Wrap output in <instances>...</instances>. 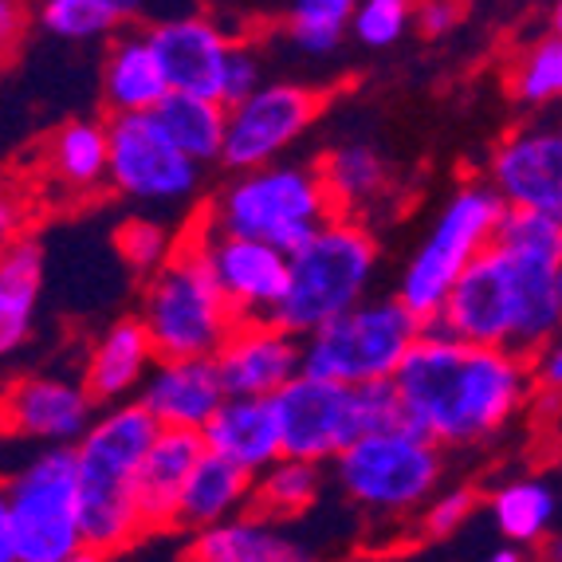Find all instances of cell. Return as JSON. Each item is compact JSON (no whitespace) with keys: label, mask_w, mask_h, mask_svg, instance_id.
Returning a JSON list of instances; mask_svg holds the SVG:
<instances>
[{"label":"cell","mask_w":562,"mask_h":562,"mask_svg":"<svg viewBox=\"0 0 562 562\" xmlns=\"http://www.w3.org/2000/svg\"><path fill=\"white\" fill-rule=\"evenodd\" d=\"M323 106H327V94L319 87L288 83V79L260 87L240 106H228V138L221 166L233 178L276 166L315 126Z\"/></svg>","instance_id":"7c38bea8"},{"label":"cell","mask_w":562,"mask_h":562,"mask_svg":"<svg viewBox=\"0 0 562 562\" xmlns=\"http://www.w3.org/2000/svg\"><path fill=\"white\" fill-rule=\"evenodd\" d=\"M405 425L449 449H480L535 402L531 362L512 350L422 338L397 370Z\"/></svg>","instance_id":"6da1fadb"},{"label":"cell","mask_w":562,"mask_h":562,"mask_svg":"<svg viewBox=\"0 0 562 562\" xmlns=\"http://www.w3.org/2000/svg\"><path fill=\"white\" fill-rule=\"evenodd\" d=\"M413 29V4L405 0H362L355 4L350 36L362 47H394Z\"/></svg>","instance_id":"8d00e7d4"},{"label":"cell","mask_w":562,"mask_h":562,"mask_svg":"<svg viewBox=\"0 0 562 562\" xmlns=\"http://www.w3.org/2000/svg\"><path fill=\"white\" fill-rule=\"evenodd\" d=\"M355 29V4L350 0H295L283 12V32L303 56L327 59Z\"/></svg>","instance_id":"d6a6232c"},{"label":"cell","mask_w":562,"mask_h":562,"mask_svg":"<svg viewBox=\"0 0 562 562\" xmlns=\"http://www.w3.org/2000/svg\"><path fill=\"white\" fill-rule=\"evenodd\" d=\"M476 499H480L476 487H469V484L441 487V496L422 512V535H429V539H449V535H457L460 527L469 524L472 512H476Z\"/></svg>","instance_id":"74e56055"},{"label":"cell","mask_w":562,"mask_h":562,"mask_svg":"<svg viewBox=\"0 0 562 562\" xmlns=\"http://www.w3.org/2000/svg\"><path fill=\"white\" fill-rule=\"evenodd\" d=\"M507 94L524 106L562 103V40L539 36L507 67Z\"/></svg>","instance_id":"836d02e7"},{"label":"cell","mask_w":562,"mask_h":562,"mask_svg":"<svg viewBox=\"0 0 562 562\" xmlns=\"http://www.w3.org/2000/svg\"><path fill=\"white\" fill-rule=\"evenodd\" d=\"M319 173L338 216L362 213L390 189V166L370 142H342V146L327 150L319 161Z\"/></svg>","instance_id":"f1b7e54d"},{"label":"cell","mask_w":562,"mask_h":562,"mask_svg":"<svg viewBox=\"0 0 562 562\" xmlns=\"http://www.w3.org/2000/svg\"><path fill=\"white\" fill-rule=\"evenodd\" d=\"M539 547H543V562H562V535H551Z\"/></svg>","instance_id":"ee69618b"},{"label":"cell","mask_w":562,"mask_h":562,"mask_svg":"<svg viewBox=\"0 0 562 562\" xmlns=\"http://www.w3.org/2000/svg\"><path fill=\"white\" fill-rule=\"evenodd\" d=\"M166 71L150 44V32L131 29L111 40L103 59V106L111 119L119 114H154L169 99Z\"/></svg>","instance_id":"603a6c76"},{"label":"cell","mask_w":562,"mask_h":562,"mask_svg":"<svg viewBox=\"0 0 562 562\" xmlns=\"http://www.w3.org/2000/svg\"><path fill=\"white\" fill-rule=\"evenodd\" d=\"M99 417V402L83 378L20 374L4 394V425L12 437L40 449H76Z\"/></svg>","instance_id":"9a60e30c"},{"label":"cell","mask_w":562,"mask_h":562,"mask_svg":"<svg viewBox=\"0 0 562 562\" xmlns=\"http://www.w3.org/2000/svg\"><path fill=\"white\" fill-rule=\"evenodd\" d=\"M484 562H527V551H524V547H512V543H504V547H496V551L487 554Z\"/></svg>","instance_id":"7bdbcfd3"},{"label":"cell","mask_w":562,"mask_h":562,"mask_svg":"<svg viewBox=\"0 0 562 562\" xmlns=\"http://www.w3.org/2000/svg\"><path fill=\"white\" fill-rule=\"evenodd\" d=\"M507 205L487 178H469L452 189V198L437 209L432 225L417 240L413 256L397 276L394 295L417 319L441 315L445 300L452 295L457 280L496 244L499 221Z\"/></svg>","instance_id":"52a82bcc"},{"label":"cell","mask_w":562,"mask_h":562,"mask_svg":"<svg viewBox=\"0 0 562 562\" xmlns=\"http://www.w3.org/2000/svg\"><path fill=\"white\" fill-rule=\"evenodd\" d=\"M150 44L161 59L166 83L173 94H198V99H216L225 94V71L236 40L228 36L216 16L205 12H181V16L154 20Z\"/></svg>","instance_id":"e0dca14e"},{"label":"cell","mask_w":562,"mask_h":562,"mask_svg":"<svg viewBox=\"0 0 562 562\" xmlns=\"http://www.w3.org/2000/svg\"><path fill=\"white\" fill-rule=\"evenodd\" d=\"M111 131V189L138 205H181L201 189L205 166L169 138L158 114H119Z\"/></svg>","instance_id":"8fae6325"},{"label":"cell","mask_w":562,"mask_h":562,"mask_svg":"<svg viewBox=\"0 0 562 562\" xmlns=\"http://www.w3.org/2000/svg\"><path fill=\"white\" fill-rule=\"evenodd\" d=\"M335 216L319 166L276 161L256 173H236L228 186L216 189L201 221L221 236L256 240L295 256Z\"/></svg>","instance_id":"3957f363"},{"label":"cell","mask_w":562,"mask_h":562,"mask_svg":"<svg viewBox=\"0 0 562 562\" xmlns=\"http://www.w3.org/2000/svg\"><path fill=\"white\" fill-rule=\"evenodd\" d=\"M422 330L425 319H417L394 291L370 295L362 307L323 327L319 335L303 338V374L350 390L394 382L405 358L422 342Z\"/></svg>","instance_id":"9c48e42d"},{"label":"cell","mask_w":562,"mask_h":562,"mask_svg":"<svg viewBox=\"0 0 562 562\" xmlns=\"http://www.w3.org/2000/svg\"><path fill=\"white\" fill-rule=\"evenodd\" d=\"M260 87H268L263 79V59L252 44H244L236 40L233 44V56H228V71H225V94H221V103L225 106H240L244 99H252Z\"/></svg>","instance_id":"ab89813d"},{"label":"cell","mask_w":562,"mask_h":562,"mask_svg":"<svg viewBox=\"0 0 562 562\" xmlns=\"http://www.w3.org/2000/svg\"><path fill=\"white\" fill-rule=\"evenodd\" d=\"M142 12L146 9L134 0H44L32 16L47 36L67 40V44H87V40L131 32L126 24L138 20Z\"/></svg>","instance_id":"4dcf8cb0"},{"label":"cell","mask_w":562,"mask_h":562,"mask_svg":"<svg viewBox=\"0 0 562 562\" xmlns=\"http://www.w3.org/2000/svg\"><path fill=\"white\" fill-rule=\"evenodd\" d=\"M487 516L499 539L512 547H535L554 535V516H559V492L543 476H516L499 484L487 496Z\"/></svg>","instance_id":"83f0119b"},{"label":"cell","mask_w":562,"mask_h":562,"mask_svg":"<svg viewBox=\"0 0 562 562\" xmlns=\"http://www.w3.org/2000/svg\"><path fill=\"white\" fill-rule=\"evenodd\" d=\"M64 562H111L106 554H99V551H91V547H83V551H76L71 559H64Z\"/></svg>","instance_id":"f6af8a7d"},{"label":"cell","mask_w":562,"mask_h":562,"mask_svg":"<svg viewBox=\"0 0 562 562\" xmlns=\"http://www.w3.org/2000/svg\"><path fill=\"white\" fill-rule=\"evenodd\" d=\"M201 437H205V449L213 457L228 460L248 476H263L280 460H288L283 457V429L280 417H276V402L228 397Z\"/></svg>","instance_id":"7402d4cb"},{"label":"cell","mask_w":562,"mask_h":562,"mask_svg":"<svg viewBox=\"0 0 562 562\" xmlns=\"http://www.w3.org/2000/svg\"><path fill=\"white\" fill-rule=\"evenodd\" d=\"M535 374V402L539 409L562 413V330L547 342V350L531 358Z\"/></svg>","instance_id":"60d3db41"},{"label":"cell","mask_w":562,"mask_h":562,"mask_svg":"<svg viewBox=\"0 0 562 562\" xmlns=\"http://www.w3.org/2000/svg\"><path fill=\"white\" fill-rule=\"evenodd\" d=\"M158 122L166 134L178 142L181 150L198 166H213L225 158V138H228V106L216 99H198V94H169L158 106Z\"/></svg>","instance_id":"f546056e"},{"label":"cell","mask_w":562,"mask_h":562,"mask_svg":"<svg viewBox=\"0 0 562 562\" xmlns=\"http://www.w3.org/2000/svg\"><path fill=\"white\" fill-rule=\"evenodd\" d=\"M358 413H362L366 432H397L405 425V405L397 394V382H374L358 390Z\"/></svg>","instance_id":"f35d334b"},{"label":"cell","mask_w":562,"mask_h":562,"mask_svg":"<svg viewBox=\"0 0 562 562\" xmlns=\"http://www.w3.org/2000/svg\"><path fill=\"white\" fill-rule=\"evenodd\" d=\"M252 492H256V476H248V472H240L228 460L205 452V460H201L198 472L186 484L178 527L201 535L221 524H233V519L252 512Z\"/></svg>","instance_id":"484cf974"},{"label":"cell","mask_w":562,"mask_h":562,"mask_svg":"<svg viewBox=\"0 0 562 562\" xmlns=\"http://www.w3.org/2000/svg\"><path fill=\"white\" fill-rule=\"evenodd\" d=\"M154 366H158V350H154L150 330L142 327L138 315H122L91 342V355H87L83 366V385L91 390L99 409L138 402Z\"/></svg>","instance_id":"ffe728a7"},{"label":"cell","mask_w":562,"mask_h":562,"mask_svg":"<svg viewBox=\"0 0 562 562\" xmlns=\"http://www.w3.org/2000/svg\"><path fill=\"white\" fill-rule=\"evenodd\" d=\"M205 437L201 432H181V429H161L158 441L150 445L146 460L138 469V512L146 519V531H161V527H178L181 496H186L189 476L198 472L205 460Z\"/></svg>","instance_id":"44dd1931"},{"label":"cell","mask_w":562,"mask_h":562,"mask_svg":"<svg viewBox=\"0 0 562 562\" xmlns=\"http://www.w3.org/2000/svg\"><path fill=\"white\" fill-rule=\"evenodd\" d=\"M519 323H524V272L504 248H487L469 272L460 276L441 315L425 319L422 338H457L469 347L512 350L516 355Z\"/></svg>","instance_id":"30bf717a"},{"label":"cell","mask_w":562,"mask_h":562,"mask_svg":"<svg viewBox=\"0 0 562 562\" xmlns=\"http://www.w3.org/2000/svg\"><path fill=\"white\" fill-rule=\"evenodd\" d=\"M487 186L507 209L551 216L562 225V126L524 122L487 158Z\"/></svg>","instance_id":"5bb4252c"},{"label":"cell","mask_w":562,"mask_h":562,"mask_svg":"<svg viewBox=\"0 0 562 562\" xmlns=\"http://www.w3.org/2000/svg\"><path fill=\"white\" fill-rule=\"evenodd\" d=\"M323 469L319 464H307V460H280L276 469H268L263 476H256L252 492V512L263 519H295L303 512L319 504L323 496Z\"/></svg>","instance_id":"1f68e13d"},{"label":"cell","mask_w":562,"mask_h":562,"mask_svg":"<svg viewBox=\"0 0 562 562\" xmlns=\"http://www.w3.org/2000/svg\"><path fill=\"white\" fill-rule=\"evenodd\" d=\"M44 291V244L36 236H20L4 244L0 256V350L16 355L32 338Z\"/></svg>","instance_id":"d4e9b609"},{"label":"cell","mask_w":562,"mask_h":562,"mask_svg":"<svg viewBox=\"0 0 562 562\" xmlns=\"http://www.w3.org/2000/svg\"><path fill=\"white\" fill-rule=\"evenodd\" d=\"M83 551L76 449H36L4 480L0 562H64Z\"/></svg>","instance_id":"8992f818"},{"label":"cell","mask_w":562,"mask_h":562,"mask_svg":"<svg viewBox=\"0 0 562 562\" xmlns=\"http://www.w3.org/2000/svg\"><path fill=\"white\" fill-rule=\"evenodd\" d=\"M47 173L67 193H99L111 186V131L103 119H71L47 138Z\"/></svg>","instance_id":"4316f807"},{"label":"cell","mask_w":562,"mask_h":562,"mask_svg":"<svg viewBox=\"0 0 562 562\" xmlns=\"http://www.w3.org/2000/svg\"><path fill=\"white\" fill-rule=\"evenodd\" d=\"M464 9L452 4V0H425V4H413V29L422 32L425 40H441L449 32L460 29Z\"/></svg>","instance_id":"b9f144b4"},{"label":"cell","mask_w":562,"mask_h":562,"mask_svg":"<svg viewBox=\"0 0 562 562\" xmlns=\"http://www.w3.org/2000/svg\"><path fill=\"white\" fill-rule=\"evenodd\" d=\"M445 449L413 429L366 432L330 464V480L358 512L378 519H405L441 496Z\"/></svg>","instance_id":"ba28073f"},{"label":"cell","mask_w":562,"mask_h":562,"mask_svg":"<svg viewBox=\"0 0 562 562\" xmlns=\"http://www.w3.org/2000/svg\"><path fill=\"white\" fill-rule=\"evenodd\" d=\"M554 280H559V300H562V263H559V276H554Z\"/></svg>","instance_id":"7dc6e473"},{"label":"cell","mask_w":562,"mask_h":562,"mask_svg":"<svg viewBox=\"0 0 562 562\" xmlns=\"http://www.w3.org/2000/svg\"><path fill=\"white\" fill-rule=\"evenodd\" d=\"M378 280V240L358 216H335L291 256V280L276 327L303 338L319 335L370 300Z\"/></svg>","instance_id":"5b68a950"},{"label":"cell","mask_w":562,"mask_h":562,"mask_svg":"<svg viewBox=\"0 0 562 562\" xmlns=\"http://www.w3.org/2000/svg\"><path fill=\"white\" fill-rule=\"evenodd\" d=\"M189 562H319L307 543L283 531L276 519H263L256 512L221 524L213 531L193 535Z\"/></svg>","instance_id":"cb8c5ba5"},{"label":"cell","mask_w":562,"mask_h":562,"mask_svg":"<svg viewBox=\"0 0 562 562\" xmlns=\"http://www.w3.org/2000/svg\"><path fill=\"white\" fill-rule=\"evenodd\" d=\"M225 402V382H221V370H216L213 358L158 362L138 394V405L161 429L181 432H205Z\"/></svg>","instance_id":"d6986e66"},{"label":"cell","mask_w":562,"mask_h":562,"mask_svg":"<svg viewBox=\"0 0 562 562\" xmlns=\"http://www.w3.org/2000/svg\"><path fill=\"white\" fill-rule=\"evenodd\" d=\"M213 362L228 397L272 402L303 374V342L276 323H240Z\"/></svg>","instance_id":"ac0fdd59"},{"label":"cell","mask_w":562,"mask_h":562,"mask_svg":"<svg viewBox=\"0 0 562 562\" xmlns=\"http://www.w3.org/2000/svg\"><path fill=\"white\" fill-rule=\"evenodd\" d=\"M551 36H559V40H562V0L551 9Z\"/></svg>","instance_id":"bcb514c9"},{"label":"cell","mask_w":562,"mask_h":562,"mask_svg":"<svg viewBox=\"0 0 562 562\" xmlns=\"http://www.w3.org/2000/svg\"><path fill=\"white\" fill-rule=\"evenodd\" d=\"M138 319L150 330L158 362H186V358H216L233 330L240 327L216 283L205 256L201 225L186 233L173 260L146 280L138 300Z\"/></svg>","instance_id":"277c9868"},{"label":"cell","mask_w":562,"mask_h":562,"mask_svg":"<svg viewBox=\"0 0 562 562\" xmlns=\"http://www.w3.org/2000/svg\"><path fill=\"white\" fill-rule=\"evenodd\" d=\"M198 225L205 236L209 268L225 291L236 323H276V311L288 295L291 256H283L280 248H268V244L221 236L205 221H198Z\"/></svg>","instance_id":"2e32d148"},{"label":"cell","mask_w":562,"mask_h":562,"mask_svg":"<svg viewBox=\"0 0 562 562\" xmlns=\"http://www.w3.org/2000/svg\"><path fill=\"white\" fill-rule=\"evenodd\" d=\"M496 248H504L507 256H519V260L535 263H562V225L551 216L524 213V209H507L504 221H499Z\"/></svg>","instance_id":"e575fe53"},{"label":"cell","mask_w":562,"mask_h":562,"mask_svg":"<svg viewBox=\"0 0 562 562\" xmlns=\"http://www.w3.org/2000/svg\"><path fill=\"white\" fill-rule=\"evenodd\" d=\"M283 429V457L307 464H335L355 441H362V413L358 390L323 378L300 374L288 390L272 397Z\"/></svg>","instance_id":"4fadbf2b"},{"label":"cell","mask_w":562,"mask_h":562,"mask_svg":"<svg viewBox=\"0 0 562 562\" xmlns=\"http://www.w3.org/2000/svg\"><path fill=\"white\" fill-rule=\"evenodd\" d=\"M114 248H119L122 260L131 263L134 272L146 276V280L158 276L161 268L173 260V252H178V244H173L169 228L158 225V221H150V216H131V221H122V225L114 228Z\"/></svg>","instance_id":"d590c367"},{"label":"cell","mask_w":562,"mask_h":562,"mask_svg":"<svg viewBox=\"0 0 562 562\" xmlns=\"http://www.w3.org/2000/svg\"><path fill=\"white\" fill-rule=\"evenodd\" d=\"M161 425L138 402L99 409L91 432L76 445L79 464V512H83V547L99 554H119L146 535L138 512V469Z\"/></svg>","instance_id":"7a4b0ae2"}]
</instances>
